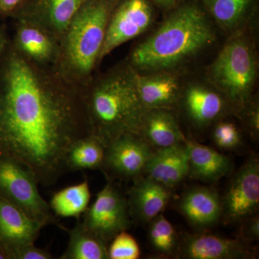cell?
Instances as JSON below:
<instances>
[{
    "label": "cell",
    "mask_w": 259,
    "mask_h": 259,
    "mask_svg": "<svg viewBox=\"0 0 259 259\" xmlns=\"http://www.w3.org/2000/svg\"><path fill=\"white\" fill-rule=\"evenodd\" d=\"M90 135L82 88L28 60L10 41L0 59V160L51 187L68 172L70 148Z\"/></svg>",
    "instance_id": "cell-1"
},
{
    "label": "cell",
    "mask_w": 259,
    "mask_h": 259,
    "mask_svg": "<svg viewBox=\"0 0 259 259\" xmlns=\"http://www.w3.org/2000/svg\"><path fill=\"white\" fill-rule=\"evenodd\" d=\"M215 33L199 5H180L126 59L139 74L171 71L210 47Z\"/></svg>",
    "instance_id": "cell-2"
},
{
    "label": "cell",
    "mask_w": 259,
    "mask_h": 259,
    "mask_svg": "<svg viewBox=\"0 0 259 259\" xmlns=\"http://www.w3.org/2000/svg\"><path fill=\"white\" fill-rule=\"evenodd\" d=\"M82 92L91 135L105 148L122 135H139L146 110L138 93L136 71L127 60L94 75Z\"/></svg>",
    "instance_id": "cell-3"
},
{
    "label": "cell",
    "mask_w": 259,
    "mask_h": 259,
    "mask_svg": "<svg viewBox=\"0 0 259 259\" xmlns=\"http://www.w3.org/2000/svg\"><path fill=\"white\" fill-rule=\"evenodd\" d=\"M118 0H86L71 19L53 67L65 81L83 88L100 65L107 25Z\"/></svg>",
    "instance_id": "cell-4"
},
{
    "label": "cell",
    "mask_w": 259,
    "mask_h": 259,
    "mask_svg": "<svg viewBox=\"0 0 259 259\" xmlns=\"http://www.w3.org/2000/svg\"><path fill=\"white\" fill-rule=\"evenodd\" d=\"M256 67L250 42L238 35L227 42L219 53L209 68V78L232 107L243 110L254 88Z\"/></svg>",
    "instance_id": "cell-5"
},
{
    "label": "cell",
    "mask_w": 259,
    "mask_h": 259,
    "mask_svg": "<svg viewBox=\"0 0 259 259\" xmlns=\"http://www.w3.org/2000/svg\"><path fill=\"white\" fill-rule=\"evenodd\" d=\"M37 185L28 168L15 161L0 160V197L44 226L54 225L65 231L40 195Z\"/></svg>",
    "instance_id": "cell-6"
},
{
    "label": "cell",
    "mask_w": 259,
    "mask_h": 259,
    "mask_svg": "<svg viewBox=\"0 0 259 259\" xmlns=\"http://www.w3.org/2000/svg\"><path fill=\"white\" fill-rule=\"evenodd\" d=\"M83 214V228L108 244L131 226L127 199L110 182L98 192L95 202Z\"/></svg>",
    "instance_id": "cell-7"
},
{
    "label": "cell",
    "mask_w": 259,
    "mask_h": 259,
    "mask_svg": "<svg viewBox=\"0 0 259 259\" xmlns=\"http://www.w3.org/2000/svg\"><path fill=\"white\" fill-rule=\"evenodd\" d=\"M153 21V10L148 0H118L107 25L100 64L117 48L146 32Z\"/></svg>",
    "instance_id": "cell-8"
},
{
    "label": "cell",
    "mask_w": 259,
    "mask_h": 259,
    "mask_svg": "<svg viewBox=\"0 0 259 259\" xmlns=\"http://www.w3.org/2000/svg\"><path fill=\"white\" fill-rule=\"evenodd\" d=\"M259 205V163L248 160L237 172L228 186L222 202L227 221L236 222L251 215Z\"/></svg>",
    "instance_id": "cell-9"
},
{
    "label": "cell",
    "mask_w": 259,
    "mask_h": 259,
    "mask_svg": "<svg viewBox=\"0 0 259 259\" xmlns=\"http://www.w3.org/2000/svg\"><path fill=\"white\" fill-rule=\"evenodd\" d=\"M13 20L11 44L15 50L37 66L54 67L60 56V40L36 23L24 19Z\"/></svg>",
    "instance_id": "cell-10"
},
{
    "label": "cell",
    "mask_w": 259,
    "mask_h": 259,
    "mask_svg": "<svg viewBox=\"0 0 259 259\" xmlns=\"http://www.w3.org/2000/svg\"><path fill=\"white\" fill-rule=\"evenodd\" d=\"M152 153L139 135H122L105 148L102 169L120 178H136L144 172Z\"/></svg>",
    "instance_id": "cell-11"
},
{
    "label": "cell",
    "mask_w": 259,
    "mask_h": 259,
    "mask_svg": "<svg viewBox=\"0 0 259 259\" xmlns=\"http://www.w3.org/2000/svg\"><path fill=\"white\" fill-rule=\"evenodd\" d=\"M182 105L189 120L199 128L207 127L223 117L231 105L217 89L194 83L181 94Z\"/></svg>",
    "instance_id": "cell-12"
},
{
    "label": "cell",
    "mask_w": 259,
    "mask_h": 259,
    "mask_svg": "<svg viewBox=\"0 0 259 259\" xmlns=\"http://www.w3.org/2000/svg\"><path fill=\"white\" fill-rule=\"evenodd\" d=\"M85 1L86 0H28L14 19H24L36 23L61 41L71 19Z\"/></svg>",
    "instance_id": "cell-13"
},
{
    "label": "cell",
    "mask_w": 259,
    "mask_h": 259,
    "mask_svg": "<svg viewBox=\"0 0 259 259\" xmlns=\"http://www.w3.org/2000/svg\"><path fill=\"white\" fill-rule=\"evenodd\" d=\"M44 227L0 197V246L8 250L10 259L22 247L35 244Z\"/></svg>",
    "instance_id": "cell-14"
},
{
    "label": "cell",
    "mask_w": 259,
    "mask_h": 259,
    "mask_svg": "<svg viewBox=\"0 0 259 259\" xmlns=\"http://www.w3.org/2000/svg\"><path fill=\"white\" fill-rule=\"evenodd\" d=\"M138 93L143 106L150 109L172 110L179 105L181 90L180 81L172 71L139 74L136 72Z\"/></svg>",
    "instance_id": "cell-15"
},
{
    "label": "cell",
    "mask_w": 259,
    "mask_h": 259,
    "mask_svg": "<svg viewBox=\"0 0 259 259\" xmlns=\"http://www.w3.org/2000/svg\"><path fill=\"white\" fill-rule=\"evenodd\" d=\"M180 256L190 259H241L251 258L253 253L238 240L197 234L185 238Z\"/></svg>",
    "instance_id": "cell-16"
},
{
    "label": "cell",
    "mask_w": 259,
    "mask_h": 259,
    "mask_svg": "<svg viewBox=\"0 0 259 259\" xmlns=\"http://www.w3.org/2000/svg\"><path fill=\"white\" fill-rule=\"evenodd\" d=\"M148 177L167 187L177 186L189 174V153L187 144L156 150L145 166Z\"/></svg>",
    "instance_id": "cell-17"
},
{
    "label": "cell",
    "mask_w": 259,
    "mask_h": 259,
    "mask_svg": "<svg viewBox=\"0 0 259 259\" xmlns=\"http://www.w3.org/2000/svg\"><path fill=\"white\" fill-rule=\"evenodd\" d=\"M139 135L156 150L185 144L187 141L172 110L168 109L146 110L141 120Z\"/></svg>",
    "instance_id": "cell-18"
},
{
    "label": "cell",
    "mask_w": 259,
    "mask_h": 259,
    "mask_svg": "<svg viewBox=\"0 0 259 259\" xmlns=\"http://www.w3.org/2000/svg\"><path fill=\"white\" fill-rule=\"evenodd\" d=\"M169 199L168 188L148 177L139 179L129 192L130 213L141 222H151L161 214Z\"/></svg>",
    "instance_id": "cell-19"
},
{
    "label": "cell",
    "mask_w": 259,
    "mask_h": 259,
    "mask_svg": "<svg viewBox=\"0 0 259 259\" xmlns=\"http://www.w3.org/2000/svg\"><path fill=\"white\" fill-rule=\"evenodd\" d=\"M180 210L192 225L207 227L215 224L223 214L222 202L215 190L196 187L181 199Z\"/></svg>",
    "instance_id": "cell-20"
},
{
    "label": "cell",
    "mask_w": 259,
    "mask_h": 259,
    "mask_svg": "<svg viewBox=\"0 0 259 259\" xmlns=\"http://www.w3.org/2000/svg\"><path fill=\"white\" fill-rule=\"evenodd\" d=\"M189 153V174L191 178L215 182L232 171L228 156L198 143L187 141Z\"/></svg>",
    "instance_id": "cell-21"
},
{
    "label": "cell",
    "mask_w": 259,
    "mask_h": 259,
    "mask_svg": "<svg viewBox=\"0 0 259 259\" xmlns=\"http://www.w3.org/2000/svg\"><path fill=\"white\" fill-rule=\"evenodd\" d=\"M69 243L60 259H109L108 243L87 231L78 221L72 229L65 230Z\"/></svg>",
    "instance_id": "cell-22"
},
{
    "label": "cell",
    "mask_w": 259,
    "mask_h": 259,
    "mask_svg": "<svg viewBox=\"0 0 259 259\" xmlns=\"http://www.w3.org/2000/svg\"><path fill=\"white\" fill-rule=\"evenodd\" d=\"M105 153L104 145L92 135L79 140L66 155L68 172L102 169Z\"/></svg>",
    "instance_id": "cell-23"
},
{
    "label": "cell",
    "mask_w": 259,
    "mask_h": 259,
    "mask_svg": "<svg viewBox=\"0 0 259 259\" xmlns=\"http://www.w3.org/2000/svg\"><path fill=\"white\" fill-rule=\"evenodd\" d=\"M206 10L226 31L239 28L248 18L254 0H203Z\"/></svg>",
    "instance_id": "cell-24"
},
{
    "label": "cell",
    "mask_w": 259,
    "mask_h": 259,
    "mask_svg": "<svg viewBox=\"0 0 259 259\" xmlns=\"http://www.w3.org/2000/svg\"><path fill=\"white\" fill-rule=\"evenodd\" d=\"M90 199V186L86 180L55 192L49 205L56 215L79 218L88 209Z\"/></svg>",
    "instance_id": "cell-25"
},
{
    "label": "cell",
    "mask_w": 259,
    "mask_h": 259,
    "mask_svg": "<svg viewBox=\"0 0 259 259\" xmlns=\"http://www.w3.org/2000/svg\"><path fill=\"white\" fill-rule=\"evenodd\" d=\"M148 236L154 249L161 254H170L176 248V232L171 223L162 214L151 221Z\"/></svg>",
    "instance_id": "cell-26"
},
{
    "label": "cell",
    "mask_w": 259,
    "mask_h": 259,
    "mask_svg": "<svg viewBox=\"0 0 259 259\" xmlns=\"http://www.w3.org/2000/svg\"><path fill=\"white\" fill-rule=\"evenodd\" d=\"M140 253L137 241L126 231L117 234L108 245L110 259H137L139 258Z\"/></svg>",
    "instance_id": "cell-27"
},
{
    "label": "cell",
    "mask_w": 259,
    "mask_h": 259,
    "mask_svg": "<svg viewBox=\"0 0 259 259\" xmlns=\"http://www.w3.org/2000/svg\"><path fill=\"white\" fill-rule=\"evenodd\" d=\"M213 139L216 145L223 149H233L241 142V135L232 122H221L213 131Z\"/></svg>",
    "instance_id": "cell-28"
},
{
    "label": "cell",
    "mask_w": 259,
    "mask_h": 259,
    "mask_svg": "<svg viewBox=\"0 0 259 259\" xmlns=\"http://www.w3.org/2000/svg\"><path fill=\"white\" fill-rule=\"evenodd\" d=\"M51 252L45 248H37L35 244L25 245L17 250L12 259H53Z\"/></svg>",
    "instance_id": "cell-29"
},
{
    "label": "cell",
    "mask_w": 259,
    "mask_h": 259,
    "mask_svg": "<svg viewBox=\"0 0 259 259\" xmlns=\"http://www.w3.org/2000/svg\"><path fill=\"white\" fill-rule=\"evenodd\" d=\"M28 0H0V20L16 18Z\"/></svg>",
    "instance_id": "cell-30"
},
{
    "label": "cell",
    "mask_w": 259,
    "mask_h": 259,
    "mask_svg": "<svg viewBox=\"0 0 259 259\" xmlns=\"http://www.w3.org/2000/svg\"><path fill=\"white\" fill-rule=\"evenodd\" d=\"M11 41L9 27L5 22L0 24V59L9 47Z\"/></svg>",
    "instance_id": "cell-31"
},
{
    "label": "cell",
    "mask_w": 259,
    "mask_h": 259,
    "mask_svg": "<svg viewBox=\"0 0 259 259\" xmlns=\"http://www.w3.org/2000/svg\"><path fill=\"white\" fill-rule=\"evenodd\" d=\"M245 236L249 241H256L259 237L258 217L252 218L245 226Z\"/></svg>",
    "instance_id": "cell-32"
},
{
    "label": "cell",
    "mask_w": 259,
    "mask_h": 259,
    "mask_svg": "<svg viewBox=\"0 0 259 259\" xmlns=\"http://www.w3.org/2000/svg\"><path fill=\"white\" fill-rule=\"evenodd\" d=\"M155 3L164 9H169L176 5L177 0H153Z\"/></svg>",
    "instance_id": "cell-33"
},
{
    "label": "cell",
    "mask_w": 259,
    "mask_h": 259,
    "mask_svg": "<svg viewBox=\"0 0 259 259\" xmlns=\"http://www.w3.org/2000/svg\"><path fill=\"white\" fill-rule=\"evenodd\" d=\"M0 259H10L8 250L2 246H0Z\"/></svg>",
    "instance_id": "cell-34"
}]
</instances>
